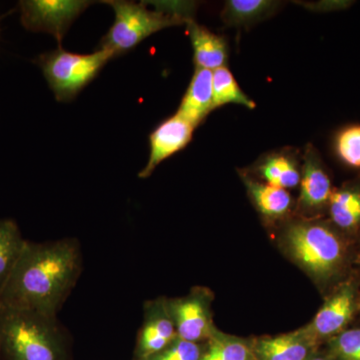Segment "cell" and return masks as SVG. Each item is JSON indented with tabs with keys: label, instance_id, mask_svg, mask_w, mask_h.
Here are the masks:
<instances>
[{
	"label": "cell",
	"instance_id": "obj_22",
	"mask_svg": "<svg viewBox=\"0 0 360 360\" xmlns=\"http://www.w3.org/2000/svg\"><path fill=\"white\" fill-rule=\"evenodd\" d=\"M336 155L347 167L360 169V124L347 125L336 134Z\"/></svg>",
	"mask_w": 360,
	"mask_h": 360
},
{
	"label": "cell",
	"instance_id": "obj_13",
	"mask_svg": "<svg viewBox=\"0 0 360 360\" xmlns=\"http://www.w3.org/2000/svg\"><path fill=\"white\" fill-rule=\"evenodd\" d=\"M213 110L212 71L195 68L176 115L195 129Z\"/></svg>",
	"mask_w": 360,
	"mask_h": 360
},
{
	"label": "cell",
	"instance_id": "obj_8",
	"mask_svg": "<svg viewBox=\"0 0 360 360\" xmlns=\"http://www.w3.org/2000/svg\"><path fill=\"white\" fill-rule=\"evenodd\" d=\"M356 307V283L354 281L342 283L329 296L305 331L317 343L329 340L345 330Z\"/></svg>",
	"mask_w": 360,
	"mask_h": 360
},
{
	"label": "cell",
	"instance_id": "obj_23",
	"mask_svg": "<svg viewBox=\"0 0 360 360\" xmlns=\"http://www.w3.org/2000/svg\"><path fill=\"white\" fill-rule=\"evenodd\" d=\"M326 352L333 360H360V328L345 329L330 338Z\"/></svg>",
	"mask_w": 360,
	"mask_h": 360
},
{
	"label": "cell",
	"instance_id": "obj_11",
	"mask_svg": "<svg viewBox=\"0 0 360 360\" xmlns=\"http://www.w3.org/2000/svg\"><path fill=\"white\" fill-rule=\"evenodd\" d=\"M333 191L330 177L319 151L314 146H309L300 179V207L307 212H321L328 207Z\"/></svg>",
	"mask_w": 360,
	"mask_h": 360
},
{
	"label": "cell",
	"instance_id": "obj_7",
	"mask_svg": "<svg viewBox=\"0 0 360 360\" xmlns=\"http://www.w3.org/2000/svg\"><path fill=\"white\" fill-rule=\"evenodd\" d=\"M167 302L179 338L195 343L210 340L214 328L212 324L207 291L194 288L188 295L167 300Z\"/></svg>",
	"mask_w": 360,
	"mask_h": 360
},
{
	"label": "cell",
	"instance_id": "obj_15",
	"mask_svg": "<svg viewBox=\"0 0 360 360\" xmlns=\"http://www.w3.org/2000/svg\"><path fill=\"white\" fill-rule=\"evenodd\" d=\"M328 207L336 229L347 232L360 229V182H349L333 189Z\"/></svg>",
	"mask_w": 360,
	"mask_h": 360
},
{
	"label": "cell",
	"instance_id": "obj_4",
	"mask_svg": "<svg viewBox=\"0 0 360 360\" xmlns=\"http://www.w3.org/2000/svg\"><path fill=\"white\" fill-rule=\"evenodd\" d=\"M105 4L112 7L115 20L101 39L99 49L110 52L113 58L131 51L160 30L191 20L188 4H161L158 8L149 9L148 4L122 0Z\"/></svg>",
	"mask_w": 360,
	"mask_h": 360
},
{
	"label": "cell",
	"instance_id": "obj_24",
	"mask_svg": "<svg viewBox=\"0 0 360 360\" xmlns=\"http://www.w3.org/2000/svg\"><path fill=\"white\" fill-rule=\"evenodd\" d=\"M307 360H333L329 356L328 352H316L315 354L309 356Z\"/></svg>",
	"mask_w": 360,
	"mask_h": 360
},
{
	"label": "cell",
	"instance_id": "obj_1",
	"mask_svg": "<svg viewBox=\"0 0 360 360\" xmlns=\"http://www.w3.org/2000/svg\"><path fill=\"white\" fill-rule=\"evenodd\" d=\"M82 270V253L77 239L41 243L27 240L0 295V307L58 316Z\"/></svg>",
	"mask_w": 360,
	"mask_h": 360
},
{
	"label": "cell",
	"instance_id": "obj_14",
	"mask_svg": "<svg viewBox=\"0 0 360 360\" xmlns=\"http://www.w3.org/2000/svg\"><path fill=\"white\" fill-rule=\"evenodd\" d=\"M186 25L193 44L196 68L214 71L224 68L227 60V44L224 37L198 25L193 20Z\"/></svg>",
	"mask_w": 360,
	"mask_h": 360
},
{
	"label": "cell",
	"instance_id": "obj_3",
	"mask_svg": "<svg viewBox=\"0 0 360 360\" xmlns=\"http://www.w3.org/2000/svg\"><path fill=\"white\" fill-rule=\"evenodd\" d=\"M284 241L298 264L322 283L340 276L347 264V243L335 225L297 222L288 227Z\"/></svg>",
	"mask_w": 360,
	"mask_h": 360
},
{
	"label": "cell",
	"instance_id": "obj_2",
	"mask_svg": "<svg viewBox=\"0 0 360 360\" xmlns=\"http://www.w3.org/2000/svg\"><path fill=\"white\" fill-rule=\"evenodd\" d=\"M0 360H72L58 316L0 307Z\"/></svg>",
	"mask_w": 360,
	"mask_h": 360
},
{
	"label": "cell",
	"instance_id": "obj_5",
	"mask_svg": "<svg viewBox=\"0 0 360 360\" xmlns=\"http://www.w3.org/2000/svg\"><path fill=\"white\" fill-rule=\"evenodd\" d=\"M112 58V54L103 49L91 54H77L59 46L39 56L35 63L58 101L66 103L73 101Z\"/></svg>",
	"mask_w": 360,
	"mask_h": 360
},
{
	"label": "cell",
	"instance_id": "obj_6",
	"mask_svg": "<svg viewBox=\"0 0 360 360\" xmlns=\"http://www.w3.org/2000/svg\"><path fill=\"white\" fill-rule=\"evenodd\" d=\"M90 4L73 0H23L20 2L21 23L30 32L53 35L60 46L68 28Z\"/></svg>",
	"mask_w": 360,
	"mask_h": 360
},
{
	"label": "cell",
	"instance_id": "obj_12",
	"mask_svg": "<svg viewBox=\"0 0 360 360\" xmlns=\"http://www.w3.org/2000/svg\"><path fill=\"white\" fill-rule=\"evenodd\" d=\"M319 343L305 329L274 338H264L253 343L255 360H307L317 352Z\"/></svg>",
	"mask_w": 360,
	"mask_h": 360
},
{
	"label": "cell",
	"instance_id": "obj_18",
	"mask_svg": "<svg viewBox=\"0 0 360 360\" xmlns=\"http://www.w3.org/2000/svg\"><path fill=\"white\" fill-rule=\"evenodd\" d=\"M200 360H255V356L253 345L214 329Z\"/></svg>",
	"mask_w": 360,
	"mask_h": 360
},
{
	"label": "cell",
	"instance_id": "obj_21",
	"mask_svg": "<svg viewBox=\"0 0 360 360\" xmlns=\"http://www.w3.org/2000/svg\"><path fill=\"white\" fill-rule=\"evenodd\" d=\"M213 110L224 104L236 103L253 110L255 103L240 89L226 66L212 71Z\"/></svg>",
	"mask_w": 360,
	"mask_h": 360
},
{
	"label": "cell",
	"instance_id": "obj_9",
	"mask_svg": "<svg viewBox=\"0 0 360 360\" xmlns=\"http://www.w3.org/2000/svg\"><path fill=\"white\" fill-rule=\"evenodd\" d=\"M177 338L176 329L167 309V300L146 302L143 323L134 348V360L148 359L165 349Z\"/></svg>",
	"mask_w": 360,
	"mask_h": 360
},
{
	"label": "cell",
	"instance_id": "obj_20",
	"mask_svg": "<svg viewBox=\"0 0 360 360\" xmlns=\"http://www.w3.org/2000/svg\"><path fill=\"white\" fill-rule=\"evenodd\" d=\"M258 170L266 184L284 189L297 186L302 179L295 161L288 155H270L265 158Z\"/></svg>",
	"mask_w": 360,
	"mask_h": 360
},
{
	"label": "cell",
	"instance_id": "obj_19",
	"mask_svg": "<svg viewBox=\"0 0 360 360\" xmlns=\"http://www.w3.org/2000/svg\"><path fill=\"white\" fill-rule=\"evenodd\" d=\"M276 6V2L267 0H229L222 11V20L229 25H248L269 15Z\"/></svg>",
	"mask_w": 360,
	"mask_h": 360
},
{
	"label": "cell",
	"instance_id": "obj_10",
	"mask_svg": "<svg viewBox=\"0 0 360 360\" xmlns=\"http://www.w3.org/2000/svg\"><path fill=\"white\" fill-rule=\"evenodd\" d=\"M193 125L179 115L161 122L149 136L150 155L148 165L141 170L139 177L150 176L163 160L186 148L193 139Z\"/></svg>",
	"mask_w": 360,
	"mask_h": 360
},
{
	"label": "cell",
	"instance_id": "obj_16",
	"mask_svg": "<svg viewBox=\"0 0 360 360\" xmlns=\"http://www.w3.org/2000/svg\"><path fill=\"white\" fill-rule=\"evenodd\" d=\"M26 243L15 220L0 219V295L18 264Z\"/></svg>",
	"mask_w": 360,
	"mask_h": 360
},
{
	"label": "cell",
	"instance_id": "obj_17",
	"mask_svg": "<svg viewBox=\"0 0 360 360\" xmlns=\"http://www.w3.org/2000/svg\"><path fill=\"white\" fill-rule=\"evenodd\" d=\"M245 181L251 198L264 217L278 219L290 210L292 200L286 189L269 184H260L250 179H245Z\"/></svg>",
	"mask_w": 360,
	"mask_h": 360
}]
</instances>
